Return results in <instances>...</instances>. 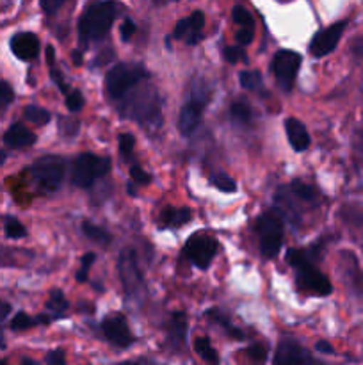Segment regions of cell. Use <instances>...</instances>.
<instances>
[{
	"label": "cell",
	"instance_id": "cell-25",
	"mask_svg": "<svg viewBox=\"0 0 363 365\" xmlns=\"http://www.w3.org/2000/svg\"><path fill=\"white\" fill-rule=\"evenodd\" d=\"M194 349H196V353H198V355L201 356L203 360H205V362H209V364H217V362H219V356H217L216 349L212 348V344H210L209 339H205V337H198V339H196V341H194Z\"/></svg>",
	"mask_w": 363,
	"mask_h": 365
},
{
	"label": "cell",
	"instance_id": "cell-13",
	"mask_svg": "<svg viewBox=\"0 0 363 365\" xmlns=\"http://www.w3.org/2000/svg\"><path fill=\"white\" fill-rule=\"evenodd\" d=\"M205 27V14L201 11H194L187 18H182L173 31L174 39H184L187 45H196L201 41V31Z\"/></svg>",
	"mask_w": 363,
	"mask_h": 365
},
{
	"label": "cell",
	"instance_id": "cell-6",
	"mask_svg": "<svg viewBox=\"0 0 363 365\" xmlns=\"http://www.w3.org/2000/svg\"><path fill=\"white\" fill-rule=\"evenodd\" d=\"M117 266H120V277L123 282L125 294L128 299H135L139 302V298H142L146 292L144 289V280H142L141 269H139L137 264V255L132 248L123 250L120 253V260H117Z\"/></svg>",
	"mask_w": 363,
	"mask_h": 365
},
{
	"label": "cell",
	"instance_id": "cell-3",
	"mask_svg": "<svg viewBox=\"0 0 363 365\" xmlns=\"http://www.w3.org/2000/svg\"><path fill=\"white\" fill-rule=\"evenodd\" d=\"M109 157H98L93 153H82L75 159L73 168H71V182L77 187H91L96 178L105 177L110 171Z\"/></svg>",
	"mask_w": 363,
	"mask_h": 365
},
{
	"label": "cell",
	"instance_id": "cell-12",
	"mask_svg": "<svg viewBox=\"0 0 363 365\" xmlns=\"http://www.w3.org/2000/svg\"><path fill=\"white\" fill-rule=\"evenodd\" d=\"M102 330L107 341H109L110 344L116 346V348H128V346H132V342L135 341L130 328H128L127 319H125L123 316H117V314L109 316L103 321Z\"/></svg>",
	"mask_w": 363,
	"mask_h": 365
},
{
	"label": "cell",
	"instance_id": "cell-8",
	"mask_svg": "<svg viewBox=\"0 0 363 365\" xmlns=\"http://www.w3.org/2000/svg\"><path fill=\"white\" fill-rule=\"evenodd\" d=\"M185 257L199 269H206L217 253V241L209 234H192L185 242Z\"/></svg>",
	"mask_w": 363,
	"mask_h": 365
},
{
	"label": "cell",
	"instance_id": "cell-10",
	"mask_svg": "<svg viewBox=\"0 0 363 365\" xmlns=\"http://www.w3.org/2000/svg\"><path fill=\"white\" fill-rule=\"evenodd\" d=\"M206 100L209 96H201V93H198L194 96H191L187 103L180 109V114H178V130H180L182 135H191L192 132L198 128L199 121H201L203 116V109L206 106Z\"/></svg>",
	"mask_w": 363,
	"mask_h": 365
},
{
	"label": "cell",
	"instance_id": "cell-27",
	"mask_svg": "<svg viewBox=\"0 0 363 365\" xmlns=\"http://www.w3.org/2000/svg\"><path fill=\"white\" fill-rule=\"evenodd\" d=\"M23 116L25 120L31 121V123H36V125H46L50 121V113L46 109H43V107H38V106H28L25 107L23 110Z\"/></svg>",
	"mask_w": 363,
	"mask_h": 365
},
{
	"label": "cell",
	"instance_id": "cell-37",
	"mask_svg": "<svg viewBox=\"0 0 363 365\" xmlns=\"http://www.w3.org/2000/svg\"><path fill=\"white\" fill-rule=\"evenodd\" d=\"M14 100V91L7 82L0 81V110L6 109L11 102Z\"/></svg>",
	"mask_w": 363,
	"mask_h": 365
},
{
	"label": "cell",
	"instance_id": "cell-9",
	"mask_svg": "<svg viewBox=\"0 0 363 365\" xmlns=\"http://www.w3.org/2000/svg\"><path fill=\"white\" fill-rule=\"evenodd\" d=\"M301 56L294 50H280L273 59V73L283 91H290L301 66Z\"/></svg>",
	"mask_w": 363,
	"mask_h": 365
},
{
	"label": "cell",
	"instance_id": "cell-34",
	"mask_svg": "<svg viewBox=\"0 0 363 365\" xmlns=\"http://www.w3.org/2000/svg\"><path fill=\"white\" fill-rule=\"evenodd\" d=\"M212 184L216 185L219 191L223 192H233L237 191V184H235L233 178H230L228 175H214Z\"/></svg>",
	"mask_w": 363,
	"mask_h": 365
},
{
	"label": "cell",
	"instance_id": "cell-38",
	"mask_svg": "<svg viewBox=\"0 0 363 365\" xmlns=\"http://www.w3.org/2000/svg\"><path fill=\"white\" fill-rule=\"evenodd\" d=\"M135 146V138L132 134H121L120 135V152L123 157H130L132 155V150Z\"/></svg>",
	"mask_w": 363,
	"mask_h": 365
},
{
	"label": "cell",
	"instance_id": "cell-2",
	"mask_svg": "<svg viewBox=\"0 0 363 365\" xmlns=\"http://www.w3.org/2000/svg\"><path fill=\"white\" fill-rule=\"evenodd\" d=\"M287 260L295 269L299 287L313 292L317 296L331 294L333 287H331L330 280L326 278V274H322L313 266L312 260L308 259V255L305 252H301V250H288Z\"/></svg>",
	"mask_w": 363,
	"mask_h": 365
},
{
	"label": "cell",
	"instance_id": "cell-32",
	"mask_svg": "<svg viewBox=\"0 0 363 365\" xmlns=\"http://www.w3.org/2000/svg\"><path fill=\"white\" fill-rule=\"evenodd\" d=\"M6 235L9 239H21L27 235V230H25L23 225L18 220H14V217H6Z\"/></svg>",
	"mask_w": 363,
	"mask_h": 365
},
{
	"label": "cell",
	"instance_id": "cell-31",
	"mask_svg": "<svg viewBox=\"0 0 363 365\" xmlns=\"http://www.w3.org/2000/svg\"><path fill=\"white\" fill-rule=\"evenodd\" d=\"M231 18H233L235 24L241 25V27H253V25H255V20H253L251 13L242 6L233 7V11H231Z\"/></svg>",
	"mask_w": 363,
	"mask_h": 365
},
{
	"label": "cell",
	"instance_id": "cell-47",
	"mask_svg": "<svg viewBox=\"0 0 363 365\" xmlns=\"http://www.w3.org/2000/svg\"><path fill=\"white\" fill-rule=\"evenodd\" d=\"M73 64H75V66H82V52H80V50H75V52H73Z\"/></svg>",
	"mask_w": 363,
	"mask_h": 365
},
{
	"label": "cell",
	"instance_id": "cell-7",
	"mask_svg": "<svg viewBox=\"0 0 363 365\" xmlns=\"http://www.w3.org/2000/svg\"><path fill=\"white\" fill-rule=\"evenodd\" d=\"M31 173L43 192H56L64 178V160L56 155H46L36 160Z\"/></svg>",
	"mask_w": 363,
	"mask_h": 365
},
{
	"label": "cell",
	"instance_id": "cell-14",
	"mask_svg": "<svg viewBox=\"0 0 363 365\" xmlns=\"http://www.w3.org/2000/svg\"><path fill=\"white\" fill-rule=\"evenodd\" d=\"M11 52L21 61H32L39 56V38L32 32H18L11 38Z\"/></svg>",
	"mask_w": 363,
	"mask_h": 365
},
{
	"label": "cell",
	"instance_id": "cell-43",
	"mask_svg": "<svg viewBox=\"0 0 363 365\" xmlns=\"http://www.w3.org/2000/svg\"><path fill=\"white\" fill-rule=\"evenodd\" d=\"M135 31H137V29H135V24L130 18H127V20L121 24V39H123V41H130L132 36L135 34Z\"/></svg>",
	"mask_w": 363,
	"mask_h": 365
},
{
	"label": "cell",
	"instance_id": "cell-45",
	"mask_svg": "<svg viewBox=\"0 0 363 365\" xmlns=\"http://www.w3.org/2000/svg\"><path fill=\"white\" fill-rule=\"evenodd\" d=\"M315 349L319 353H324V355H333V353H335L333 346H331L330 342H326V341H319V342H317Z\"/></svg>",
	"mask_w": 363,
	"mask_h": 365
},
{
	"label": "cell",
	"instance_id": "cell-28",
	"mask_svg": "<svg viewBox=\"0 0 363 365\" xmlns=\"http://www.w3.org/2000/svg\"><path fill=\"white\" fill-rule=\"evenodd\" d=\"M206 316H209L214 323L221 324V327H223L224 330H226L233 339H238V341H241V339H244V334H242L241 330H237V328L231 327L230 321H228V317H224L221 312H217V310H209V314H206Z\"/></svg>",
	"mask_w": 363,
	"mask_h": 365
},
{
	"label": "cell",
	"instance_id": "cell-19",
	"mask_svg": "<svg viewBox=\"0 0 363 365\" xmlns=\"http://www.w3.org/2000/svg\"><path fill=\"white\" fill-rule=\"evenodd\" d=\"M185 334H187V317L184 312H173L167 323V337L174 348L185 344Z\"/></svg>",
	"mask_w": 363,
	"mask_h": 365
},
{
	"label": "cell",
	"instance_id": "cell-5",
	"mask_svg": "<svg viewBox=\"0 0 363 365\" xmlns=\"http://www.w3.org/2000/svg\"><path fill=\"white\" fill-rule=\"evenodd\" d=\"M255 230L260 237V252L265 259H274L283 245V223L274 212H265L256 220Z\"/></svg>",
	"mask_w": 363,
	"mask_h": 365
},
{
	"label": "cell",
	"instance_id": "cell-35",
	"mask_svg": "<svg viewBox=\"0 0 363 365\" xmlns=\"http://www.w3.org/2000/svg\"><path fill=\"white\" fill-rule=\"evenodd\" d=\"M223 57L228 61V63H231V64L238 63V61H246L244 46H241V45L226 46V48L223 50Z\"/></svg>",
	"mask_w": 363,
	"mask_h": 365
},
{
	"label": "cell",
	"instance_id": "cell-36",
	"mask_svg": "<svg viewBox=\"0 0 363 365\" xmlns=\"http://www.w3.org/2000/svg\"><path fill=\"white\" fill-rule=\"evenodd\" d=\"M96 255L95 253H85L80 260V271L77 273V282H88V271L91 269V266L95 264Z\"/></svg>",
	"mask_w": 363,
	"mask_h": 365
},
{
	"label": "cell",
	"instance_id": "cell-30",
	"mask_svg": "<svg viewBox=\"0 0 363 365\" xmlns=\"http://www.w3.org/2000/svg\"><path fill=\"white\" fill-rule=\"evenodd\" d=\"M36 324H38L36 317H31V316H27L25 312H20L14 316L13 321H11V330L23 331V330H28V328L36 327Z\"/></svg>",
	"mask_w": 363,
	"mask_h": 365
},
{
	"label": "cell",
	"instance_id": "cell-48",
	"mask_svg": "<svg viewBox=\"0 0 363 365\" xmlns=\"http://www.w3.org/2000/svg\"><path fill=\"white\" fill-rule=\"evenodd\" d=\"M127 191H128V195H130V196H135V187H134V184H132V182L127 185Z\"/></svg>",
	"mask_w": 363,
	"mask_h": 365
},
{
	"label": "cell",
	"instance_id": "cell-16",
	"mask_svg": "<svg viewBox=\"0 0 363 365\" xmlns=\"http://www.w3.org/2000/svg\"><path fill=\"white\" fill-rule=\"evenodd\" d=\"M4 143L11 150L27 148V146H32L36 143V134L32 130H28L25 125L13 123L7 128L6 134H4Z\"/></svg>",
	"mask_w": 363,
	"mask_h": 365
},
{
	"label": "cell",
	"instance_id": "cell-33",
	"mask_svg": "<svg viewBox=\"0 0 363 365\" xmlns=\"http://www.w3.org/2000/svg\"><path fill=\"white\" fill-rule=\"evenodd\" d=\"M66 107L71 113H78L84 107V96H82L78 89H70L66 93Z\"/></svg>",
	"mask_w": 363,
	"mask_h": 365
},
{
	"label": "cell",
	"instance_id": "cell-15",
	"mask_svg": "<svg viewBox=\"0 0 363 365\" xmlns=\"http://www.w3.org/2000/svg\"><path fill=\"white\" fill-rule=\"evenodd\" d=\"M313 362L312 356L294 341H283L278 346L274 364H308Z\"/></svg>",
	"mask_w": 363,
	"mask_h": 365
},
{
	"label": "cell",
	"instance_id": "cell-26",
	"mask_svg": "<svg viewBox=\"0 0 363 365\" xmlns=\"http://www.w3.org/2000/svg\"><path fill=\"white\" fill-rule=\"evenodd\" d=\"M238 82L248 91H256V89L262 88V75L256 70H244L238 73Z\"/></svg>",
	"mask_w": 363,
	"mask_h": 365
},
{
	"label": "cell",
	"instance_id": "cell-23",
	"mask_svg": "<svg viewBox=\"0 0 363 365\" xmlns=\"http://www.w3.org/2000/svg\"><path fill=\"white\" fill-rule=\"evenodd\" d=\"M230 116L235 123H241V125H248L251 121V106H249L246 100H237V102L231 103L230 107Z\"/></svg>",
	"mask_w": 363,
	"mask_h": 365
},
{
	"label": "cell",
	"instance_id": "cell-29",
	"mask_svg": "<svg viewBox=\"0 0 363 365\" xmlns=\"http://www.w3.org/2000/svg\"><path fill=\"white\" fill-rule=\"evenodd\" d=\"M292 192H294V196H298L299 200H302V202H313L315 200V191H313V187H310L308 184H302V182L299 180H294L290 185Z\"/></svg>",
	"mask_w": 363,
	"mask_h": 365
},
{
	"label": "cell",
	"instance_id": "cell-42",
	"mask_svg": "<svg viewBox=\"0 0 363 365\" xmlns=\"http://www.w3.org/2000/svg\"><path fill=\"white\" fill-rule=\"evenodd\" d=\"M39 2H41L43 11H45L46 14H53L57 13L68 0H39Z\"/></svg>",
	"mask_w": 363,
	"mask_h": 365
},
{
	"label": "cell",
	"instance_id": "cell-17",
	"mask_svg": "<svg viewBox=\"0 0 363 365\" xmlns=\"http://www.w3.org/2000/svg\"><path fill=\"white\" fill-rule=\"evenodd\" d=\"M285 130H287L288 143H290V146L295 152H305V150L308 148L310 134L308 130H306L305 123H301V121L295 120V118H288V120L285 121Z\"/></svg>",
	"mask_w": 363,
	"mask_h": 365
},
{
	"label": "cell",
	"instance_id": "cell-11",
	"mask_svg": "<svg viewBox=\"0 0 363 365\" xmlns=\"http://www.w3.org/2000/svg\"><path fill=\"white\" fill-rule=\"evenodd\" d=\"M345 25H347V21L342 20L333 24L331 27L324 29V31L317 32L315 38L310 43V52H312V56L324 57L327 56V53L333 52V50L337 48L338 41H340L342 34H344Z\"/></svg>",
	"mask_w": 363,
	"mask_h": 365
},
{
	"label": "cell",
	"instance_id": "cell-18",
	"mask_svg": "<svg viewBox=\"0 0 363 365\" xmlns=\"http://www.w3.org/2000/svg\"><path fill=\"white\" fill-rule=\"evenodd\" d=\"M130 116L137 118V120H152L155 114H159V107L155 103V93H149V95H139L132 100L130 103Z\"/></svg>",
	"mask_w": 363,
	"mask_h": 365
},
{
	"label": "cell",
	"instance_id": "cell-21",
	"mask_svg": "<svg viewBox=\"0 0 363 365\" xmlns=\"http://www.w3.org/2000/svg\"><path fill=\"white\" fill-rule=\"evenodd\" d=\"M46 63H48V70H50V77H52V81L56 82L57 88L60 89V91L66 95L68 91H70V86L64 82V75L60 73V70L57 68V63H56V50H53L52 45L46 46Z\"/></svg>",
	"mask_w": 363,
	"mask_h": 365
},
{
	"label": "cell",
	"instance_id": "cell-39",
	"mask_svg": "<svg viewBox=\"0 0 363 365\" xmlns=\"http://www.w3.org/2000/svg\"><path fill=\"white\" fill-rule=\"evenodd\" d=\"M130 178H132V182H135V184H141V185H146L152 182V175L146 173L141 166L130 168Z\"/></svg>",
	"mask_w": 363,
	"mask_h": 365
},
{
	"label": "cell",
	"instance_id": "cell-49",
	"mask_svg": "<svg viewBox=\"0 0 363 365\" xmlns=\"http://www.w3.org/2000/svg\"><path fill=\"white\" fill-rule=\"evenodd\" d=\"M4 160H6V152H0V164H2Z\"/></svg>",
	"mask_w": 363,
	"mask_h": 365
},
{
	"label": "cell",
	"instance_id": "cell-20",
	"mask_svg": "<svg viewBox=\"0 0 363 365\" xmlns=\"http://www.w3.org/2000/svg\"><path fill=\"white\" fill-rule=\"evenodd\" d=\"M192 214L191 210L182 207V209H173V207H166L160 214V221H162L166 227H182L187 221H191Z\"/></svg>",
	"mask_w": 363,
	"mask_h": 365
},
{
	"label": "cell",
	"instance_id": "cell-22",
	"mask_svg": "<svg viewBox=\"0 0 363 365\" xmlns=\"http://www.w3.org/2000/svg\"><path fill=\"white\" fill-rule=\"evenodd\" d=\"M82 232H84L85 237H89L91 241L98 242V245L102 246H107L110 241H112V237H110V234L105 230V228L96 227V225L89 223V221H84V223H82Z\"/></svg>",
	"mask_w": 363,
	"mask_h": 365
},
{
	"label": "cell",
	"instance_id": "cell-41",
	"mask_svg": "<svg viewBox=\"0 0 363 365\" xmlns=\"http://www.w3.org/2000/svg\"><path fill=\"white\" fill-rule=\"evenodd\" d=\"M253 36H255L253 27H241L237 32V45L248 46L253 41Z\"/></svg>",
	"mask_w": 363,
	"mask_h": 365
},
{
	"label": "cell",
	"instance_id": "cell-1",
	"mask_svg": "<svg viewBox=\"0 0 363 365\" xmlns=\"http://www.w3.org/2000/svg\"><path fill=\"white\" fill-rule=\"evenodd\" d=\"M121 9H123V6L117 0H102V2L89 6L78 21L80 41L88 45L91 41L102 39L110 31L114 20L120 16Z\"/></svg>",
	"mask_w": 363,
	"mask_h": 365
},
{
	"label": "cell",
	"instance_id": "cell-46",
	"mask_svg": "<svg viewBox=\"0 0 363 365\" xmlns=\"http://www.w3.org/2000/svg\"><path fill=\"white\" fill-rule=\"evenodd\" d=\"M9 312H11L9 303H6V302H2V299H0V323H2V321L6 319L7 316H9Z\"/></svg>",
	"mask_w": 363,
	"mask_h": 365
},
{
	"label": "cell",
	"instance_id": "cell-4",
	"mask_svg": "<svg viewBox=\"0 0 363 365\" xmlns=\"http://www.w3.org/2000/svg\"><path fill=\"white\" fill-rule=\"evenodd\" d=\"M148 77L139 64H116L105 77V88L110 98H123L142 78Z\"/></svg>",
	"mask_w": 363,
	"mask_h": 365
},
{
	"label": "cell",
	"instance_id": "cell-44",
	"mask_svg": "<svg viewBox=\"0 0 363 365\" xmlns=\"http://www.w3.org/2000/svg\"><path fill=\"white\" fill-rule=\"evenodd\" d=\"M45 362L50 365H64L66 364V356H64V351L56 349V351H50L48 355L45 356Z\"/></svg>",
	"mask_w": 363,
	"mask_h": 365
},
{
	"label": "cell",
	"instance_id": "cell-40",
	"mask_svg": "<svg viewBox=\"0 0 363 365\" xmlns=\"http://www.w3.org/2000/svg\"><path fill=\"white\" fill-rule=\"evenodd\" d=\"M248 355L253 362H265L267 359V348L263 344H253L248 348Z\"/></svg>",
	"mask_w": 363,
	"mask_h": 365
},
{
	"label": "cell",
	"instance_id": "cell-24",
	"mask_svg": "<svg viewBox=\"0 0 363 365\" xmlns=\"http://www.w3.org/2000/svg\"><path fill=\"white\" fill-rule=\"evenodd\" d=\"M46 309L53 314V319H59V317H63V314L68 310V302H66V298L63 296V292L57 291V289L56 291L50 292V298H48V302H46Z\"/></svg>",
	"mask_w": 363,
	"mask_h": 365
}]
</instances>
